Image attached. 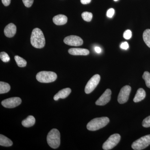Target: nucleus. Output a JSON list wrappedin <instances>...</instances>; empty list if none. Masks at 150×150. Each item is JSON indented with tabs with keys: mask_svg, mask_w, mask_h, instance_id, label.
Segmentation results:
<instances>
[{
	"mask_svg": "<svg viewBox=\"0 0 150 150\" xmlns=\"http://www.w3.org/2000/svg\"><path fill=\"white\" fill-rule=\"evenodd\" d=\"M30 43L33 47L36 48H42L45 46L46 40L41 30L36 28L33 30Z\"/></svg>",
	"mask_w": 150,
	"mask_h": 150,
	"instance_id": "obj_1",
	"label": "nucleus"
},
{
	"mask_svg": "<svg viewBox=\"0 0 150 150\" xmlns=\"http://www.w3.org/2000/svg\"><path fill=\"white\" fill-rule=\"evenodd\" d=\"M109 122V119L107 117L94 118L88 123L87 129L89 131H97L106 126Z\"/></svg>",
	"mask_w": 150,
	"mask_h": 150,
	"instance_id": "obj_2",
	"label": "nucleus"
},
{
	"mask_svg": "<svg viewBox=\"0 0 150 150\" xmlns=\"http://www.w3.org/2000/svg\"><path fill=\"white\" fill-rule=\"evenodd\" d=\"M48 144L51 148L57 149L60 146L61 143L60 133L57 129H52L48 133L47 137Z\"/></svg>",
	"mask_w": 150,
	"mask_h": 150,
	"instance_id": "obj_3",
	"label": "nucleus"
},
{
	"mask_svg": "<svg viewBox=\"0 0 150 150\" xmlns=\"http://www.w3.org/2000/svg\"><path fill=\"white\" fill-rule=\"evenodd\" d=\"M57 75L52 71H42L38 73L36 76V79L38 81L43 83H49L56 80Z\"/></svg>",
	"mask_w": 150,
	"mask_h": 150,
	"instance_id": "obj_4",
	"label": "nucleus"
},
{
	"mask_svg": "<svg viewBox=\"0 0 150 150\" xmlns=\"http://www.w3.org/2000/svg\"><path fill=\"white\" fill-rule=\"evenodd\" d=\"M150 145V135L141 137L132 144L131 147L134 150H141L147 147Z\"/></svg>",
	"mask_w": 150,
	"mask_h": 150,
	"instance_id": "obj_5",
	"label": "nucleus"
},
{
	"mask_svg": "<svg viewBox=\"0 0 150 150\" xmlns=\"http://www.w3.org/2000/svg\"><path fill=\"white\" fill-rule=\"evenodd\" d=\"M121 139V136L119 134H112L109 137L103 145V149L105 150L112 149L115 147Z\"/></svg>",
	"mask_w": 150,
	"mask_h": 150,
	"instance_id": "obj_6",
	"label": "nucleus"
},
{
	"mask_svg": "<svg viewBox=\"0 0 150 150\" xmlns=\"http://www.w3.org/2000/svg\"><path fill=\"white\" fill-rule=\"evenodd\" d=\"M100 76L98 74L94 75L88 82L85 88V92L86 94H89L93 91L99 83L100 81Z\"/></svg>",
	"mask_w": 150,
	"mask_h": 150,
	"instance_id": "obj_7",
	"label": "nucleus"
},
{
	"mask_svg": "<svg viewBox=\"0 0 150 150\" xmlns=\"http://www.w3.org/2000/svg\"><path fill=\"white\" fill-rule=\"evenodd\" d=\"M131 90V87L128 85L124 86L121 89L118 97L119 103L123 104L128 101Z\"/></svg>",
	"mask_w": 150,
	"mask_h": 150,
	"instance_id": "obj_8",
	"label": "nucleus"
},
{
	"mask_svg": "<svg viewBox=\"0 0 150 150\" xmlns=\"http://www.w3.org/2000/svg\"><path fill=\"white\" fill-rule=\"evenodd\" d=\"M65 44L69 46H79L83 44V40L81 38L76 35H71L67 36L64 40Z\"/></svg>",
	"mask_w": 150,
	"mask_h": 150,
	"instance_id": "obj_9",
	"label": "nucleus"
},
{
	"mask_svg": "<svg viewBox=\"0 0 150 150\" xmlns=\"http://www.w3.org/2000/svg\"><path fill=\"white\" fill-rule=\"evenodd\" d=\"M21 99L19 97H12L3 100L2 105L6 108H15L21 104Z\"/></svg>",
	"mask_w": 150,
	"mask_h": 150,
	"instance_id": "obj_10",
	"label": "nucleus"
},
{
	"mask_svg": "<svg viewBox=\"0 0 150 150\" xmlns=\"http://www.w3.org/2000/svg\"><path fill=\"white\" fill-rule=\"evenodd\" d=\"M111 91L110 89H107L100 97L96 102V104L98 105H104L110 101L111 98Z\"/></svg>",
	"mask_w": 150,
	"mask_h": 150,
	"instance_id": "obj_11",
	"label": "nucleus"
},
{
	"mask_svg": "<svg viewBox=\"0 0 150 150\" xmlns=\"http://www.w3.org/2000/svg\"><path fill=\"white\" fill-rule=\"evenodd\" d=\"M16 32V27L15 25L10 23L5 28L4 32L5 35L8 38L13 37Z\"/></svg>",
	"mask_w": 150,
	"mask_h": 150,
	"instance_id": "obj_12",
	"label": "nucleus"
},
{
	"mask_svg": "<svg viewBox=\"0 0 150 150\" xmlns=\"http://www.w3.org/2000/svg\"><path fill=\"white\" fill-rule=\"evenodd\" d=\"M68 52L74 56H87L89 54V51L85 48H71L69 49Z\"/></svg>",
	"mask_w": 150,
	"mask_h": 150,
	"instance_id": "obj_13",
	"label": "nucleus"
},
{
	"mask_svg": "<svg viewBox=\"0 0 150 150\" xmlns=\"http://www.w3.org/2000/svg\"><path fill=\"white\" fill-rule=\"evenodd\" d=\"M71 92V88H69L63 89L62 90L58 92V93H56L54 96V100H57L59 98L64 99V98H66L69 95Z\"/></svg>",
	"mask_w": 150,
	"mask_h": 150,
	"instance_id": "obj_14",
	"label": "nucleus"
},
{
	"mask_svg": "<svg viewBox=\"0 0 150 150\" xmlns=\"http://www.w3.org/2000/svg\"><path fill=\"white\" fill-rule=\"evenodd\" d=\"M53 21L54 23L56 25H63L67 23L68 18L64 15L59 14L53 18Z\"/></svg>",
	"mask_w": 150,
	"mask_h": 150,
	"instance_id": "obj_15",
	"label": "nucleus"
},
{
	"mask_svg": "<svg viewBox=\"0 0 150 150\" xmlns=\"http://www.w3.org/2000/svg\"><path fill=\"white\" fill-rule=\"evenodd\" d=\"M146 93L144 90L142 88H139L137 90V93L134 97V101L135 103L140 102L144 99Z\"/></svg>",
	"mask_w": 150,
	"mask_h": 150,
	"instance_id": "obj_16",
	"label": "nucleus"
},
{
	"mask_svg": "<svg viewBox=\"0 0 150 150\" xmlns=\"http://www.w3.org/2000/svg\"><path fill=\"white\" fill-rule=\"evenodd\" d=\"M35 118L32 115H29L26 119H24L22 121V124L24 127H31L35 124Z\"/></svg>",
	"mask_w": 150,
	"mask_h": 150,
	"instance_id": "obj_17",
	"label": "nucleus"
},
{
	"mask_svg": "<svg viewBox=\"0 0 150 150\" xmlns=\"http://www.w3.org/2000/svg\"><path fill=\"white\" fill-rule=\"evenodd\" d=\"M13 142L7 137L2 134L0 135V145L5 147H9L12 146Z\"/></svg>",
	"mask_w": 150,
	"mask_h": 150,
	"instance_id": "obj_18",
	"label": "nucleus"
},
{
	"mask_svg": "<svg viewBox=\"0 0 150 150\" xmlns=\"http://www.w3.org/2000/svg\"><path fill=\"white\" fill-rule=\"evenodd\" d=\"M11 86L8 83L4 82H0V93H6L10 90Z\"/></svg>",
	"mask_w": 150,
	"mask_h": 150,
	"instance_id": "obj_19",
	"label": "nucleus"
},
{
	"mask_svg": "<svg viewBox=\"0 0 150 150\" xmlns=\"http://www.w3.org/2000/svg\"><path fill=\"white\" fill-rule=\"evenodd\" d=\"M143 37L145 43L150 48V29H146L144 31Z\"/></svg>",
	"mask_w": 150,
	"mask_h": 150,
	"instance_id": "obj_20",
	"label": "nucleus"
},
{
	"mask_svg": "<svg viewBox=\"0 0 150 150\" xmlns=\"http://www.w3.org/2000/svg\"><path fill=\"white\" fill-rule=\"evenodd\" d=\"M17 64L19 67H24L27 64V62L25 59L18 56H16L14 57Z\"/></svg>",
	"mask_w": 150,
	"mask_h": 150,
	"instance_id": "obj_21",
	"label": "nucleus"
},
{
	"mask_svg": "<svg viewBox=\"0 0 150 150\" xmlns=\"http://www.w3.org/2000/svg\"><path fill=\"white\" fill-rule=\"evenodd\" d=\"M82 18L85 21L87 22L91 21L93 18V14L88 12H84L81 14Z\"/></svg>",
	"mask_w": 150,
	"mask_h": 150,
	"instance_id": "obj_22",
	"label": "nucleus"
},
{
	"mask_svg": "<svg viewBox=\"0 0 150 150\" xmlns=\"http://www.w3.org/2000/svg\"><path fill=\"white\" fill-rule=\"evenodd\" d=\"M143 79L144 80L146 86L150 88V74L149 72L145 71L143 75Z\"/></svg>",
	"mask_w": 150,
	"mask_h": 150,
	"instance_id": "obj_23",
	"label": "nucleus"
},
{
	"mask_svg": "<svg viewBox=\"0 0 150 150\" xmlns=\"http://www.w3.org/2000/svg\"><path fill=\"white\" fill-rule=\"evenodd\" d=\"M0 58L1 60L4 62H8L10 60L8 54L5 52H1L0 54Z\"/></svg>",
	"mask_w": 150,
	"mask_h": 150,
	"instance_id": "obj_24",
	"label": "nucleus"
},
{
	"mask_svg": "<svg viewBox=\"0 0 150 150\" xmlns=\"http://www.w3.org/2000/svg\"><path fill=\"white\" fill-rule=\"evenodd\" d=\"M142 126L145 128L150 127V115L145 118L142 122Z\"/></svg>",
	"mask_w": 150,
	"mask_h": 150,
	"instance_id": "obj_25",
	"label": "nucleus"
},
{
	"mask_svg": "<svg viewBox=\"0 0 150 150\" xmlns=\"http://www.w3.org/2000/svg\"><path fill=\"white\" fill-rule=\"evenodd\" d=\"M123 36L125 39L126 40H129L132 37V32L129 30H126L123 33Z\"/></svg>",
	"mask_w": 150,
	"mask_h": 150,
	"instance_id": "obj_26",
	"label": "nucleus"
},
{
	"mask_svg": "<svg viewBox=\"0 0 150 150\" xmlns=\"http://www.w3.org/2000/svg\"><path fill=\"white\" fill-rule=\"evenodd\" d=\"M23 4L26 7L30 8L32 6L33 0H22Z\"/></svg>",
	"mask_w": 150,
	"mask_h": 150,
	"instance_id": "obj_27",
	"label": "nucleus"
},
{
	"mask_svg": "<svg viewBox=\"0 0 150 150\" xmlns=\"http://www.w3.org/2000/svg\"><path fill=\"white\" fill-rule=\"evenodd\" d=\"M115 13V10L113 8H110L108 10L107 12V16L108 18H112L113 16L114 15Z\"/></svg>",
	"mask_w": 150,
	"mask_h": 150,
	"instance_id": "obj_28",
	"label": "nucleus"
},
{
	"mask_svg": "<svg viewBox=\"0 0 150 150\" xmlns=\"http://www.w3.org/2000/svg\"><path fill=\"white\" fill-rule=\"evenodd\" d=\"M120 47H121V49L127 50L129 48V45L127 42H123L121 44Z\"/></svg>",
	"mask_w": 150,
	"mask_h": 150,
	"instance_id": "obj_29",
	"label": "nucleus"
},
{
	"mask_svg": "<svg viewBox=\"0 0 150 150\" xmlns=\"http://www.w3.org/2000/svg\"><path fill=\"white\" fill-rule=\"evenodd\" d=\"M11 0H2L3 4L6 6H7L10 4Z\"/></svg>",
	"mask_w": 150,
	"mask_h": 150,
	"instance_id": "obj_30",
	"label": "nucleus"
},
{
	"mask_svg": "<svg viewBox=\"0 0 150 150\" xmlns=\"http://www.w3.org/2000/svg\"><path fill=\"white\" fill-rule=\"evenodd\" d=\"M91 0H81V2L83 4H87L91 2Z\"/></svg>",
	"mask_w": 150,
	"mask_h": 150,
	"instance_id": "obj_31",
	"label": "nucleus"
},
{
	"mask_svg": "<svg viewBox=\"0 0 150 150\" xmlns=\"http://www.w3.org/2000/svg\"><path fill=\"white\" fill-rule=\"evenodd\" d=\"M95 50L96 52L98 53V54H100L101 52V48L99 47H96L95 48Z\"/></svg>",
	"mask_w": 150,
	"mask_h": 150,
	"instance_id": "obj_32",
	"label": "nucleus"
},
{
	"mask_svg": "<svg viewBox=\"0 0 150 150\" xmlns=\"http://www.w3.org/2000/svg\"><path fill=\"white\" fill-rule=\"evenodd\" d=\"M114 1H118V0H114Z\"/></svg>",
	"mask_w": 150,
	"mask_h": 150,
	"instance_id": "obj_33",
	"label": "nucleus"
}]
</instances>
